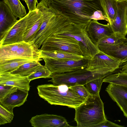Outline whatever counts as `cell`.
<instances>
[{"label": "cell", "mask_w": 127, "mask_h": 127, "mask_svg": "<svg viewBox=\"0 0 127 127\" xmlns=\"http://www.w3.org/2000/svg\"><path fill=\"white\" fill-rule=\"evenodd\" d=\"M34 127H69L70 126L66 120L62 116L44 114L37 115L30 120Z\"/></svg>", "instance_id": "cell-13"}, {"label": "cell", "mask_w": 127, "mask_h": 127, "mask_svg": "<svg viewBox=\"0 0 127 127\" xmlns=\"http://www.w3.org/2000/svg\"><path fill=\"white\" fill-rule=\"evenodd\" d=\"M41 61L40 50L33 42H19L0 46V62L17 58Z\"/></svg>", "instance_id": "cell-5"}, {"label": "cell", "mask_w": 127, "mask_h": 127, "mask_svg": "<svg viewBox=\"0 0 127 127\" xmlns=\"http://www.w3.org/2000/svg\"><path fill=\"white\" fill-rule=\"evenodd\" d=\"M36 60L32 59L20 58L0 62V74L11 73L23 64Z\"/></svg>", "instance_id": "cell-20"}, {"label": "cell", "mask_w": 127, "mask_h": 127, "mask_svg": "<svg viewBox=\"0 0 127 127\" xmlns=\"http://www.w3.org/2000/svg\"><path fill=\"white\" fill-rule=\"evenodd\" d=\"M86 26L77 25L68 20L59 31L54 35L74 39L79 42L84 57L90 59L98 53L100 50L97 46L93 43L89 38L86 31Z\"/></svg>", "instance_id": "cell-4"}, {"label": "cell", "mask_w": 127, "mask_h": 127, "mask_svg": "<svg viewBox=\"0 0 127 127\" xmlns=\"http://www.w3.org/2000/svg\"><path fill=\"white\" fill-rule=\"evenodd\" d=\"M105 91L112 99L116 103L124 116L127 118V88L109 83Z\"/></svg>", "instance_id": "cell-16"}, {"label": "cell", "mask_w": 127, "mask_h": 127, "mask_svg": "<svg viewBox=\"0 0 127 127\" xmlns=\"http://www.w3.org/2000/svg\"><path fill=\"white\" fill-rule=\"evenodd\" d=\"M17 89V88L12 86L0 85V102L16 91Z\"/></svg>", "instance_id": "cell-31"}, {"label": "cell", "mask_w": 127, "mask_h": 127, "mask_svg": "<svg viewBox=\"0 0 127 127\" xmlns=\"http://www.w3.org/2000/svg\"><path fill=\"white\" fill-rule=\"evenodd\" d=\"M40 61L36 60L25 63L10 73L27 77L34 73L41 65Z\"/></svg>", "instance_id": "cell-22"}, {"label": "cell", "mask_w": 127, "mask_h": 127, "mask_svg": "<svg viewBox=\"0 0 127 127\" xmlns=\"http://www.w3.org/2000/svg\"><path fill=\"white\" fill-rule=\"evenodd\" d=\"M45 65L52 73H61L86 68L89 59L85 57L79 60H58L43 57Z\"/></svg>", "instance_id": "cell-10"}, {"label": "cell", "mask_w": 127, "mask_h": 127, "mask_svg": "<svg viewBox=\"0 0 127 127\" xmlns=\"http://www.w3.org/2000/svg\"><path fill=\"white\" fill-rule=\"evenodd\" d=\"M30 81L27 77L10 73L0 74V85L14 87L18 89L29 91Z\"/></svg>", "instance_id": "cell-18"}, {"label": "cell", "mask_w": 127, "mask_h": 127, "mask_svg": "<svg viewBox=\"0 0 127 127\" xmlns=\"http://www.w3.org/2000/svg\"><path fill=\"white\" fill-rule=\"evenodd\" d=\"M40 52L42 58L45 57L58 60H79L84 58L82 56L63 51H45L40 50Z\"/></svg>", "instance_id": "cell-21"}, {"label": "cell", "mask_w": 127, "mask_h": 127, "mask_svg": "<svg viewBox=\"0 0 127 127\" xmlns=\"http://www.w3.org/2000/svg\"><path fill=\"white\" fill-rule=\"evenodd\" d=\"M103 82L112 83L127 88V73L120 71L119 72L111 74L105 77Z\"/></svg>", "instance_id": "cell-25"}, {"label": "cell", "mask_w": 127, "mask_h": 127, "mask_svg": "<svg viewBox=\"0 0 127 127\" xmlns=\"http://www.w3.org/2000/svg\"><path fill=\"white\" fill-rule=\"evenodd\" d=\"M66 19L61 15L55 13L51 16L43 31L34 38L33 42L35 45L39 48L47 38L58 32Z\"/></svg>", "instance_id": "cell-12"}, {"label": "cell", "mask_w": 127, "mask_h": 127, "mask_svg": "<svg viewBox=\"0 0 127 127\" xmlns=\"http://www.w3.org/2000/svg\"><path fill=\"white\" fill-rule=\"evenodd\" d=\"M69 87L80 96L86 99L90 95L84 85H77Z\"/></svg>", "instance_id": "cell-32"}, {"label": "cell", "mask_w": 127, "mask_h": 127, "mask_svg": "<svg viewBox=\"0 0 127 127\" xmlns=\"http://www.w3.org/2000/svg\"><path fill=\"white\" fill-rule=\"evenodd\" d=\"M3 1L17 18L21 19L27 15L25 7L20 0H3Z\"/></svg>", "instance_id": "cell-24"}, {"label": "cell", "mask_w": 127, "mask_h": 127, "mask_svg": "<svg viewBox=\"0 0 127 127\" xmlns=\"http://www.w3.org/2000/svg\"><path fill=\"white\" fill-rule=\"evenodd\" d=\"M41 0L55 13L61 15L71 23L80 26L87 25L92 20L91 16L97 10L101 11L105 15L101 0Z\"/></svg>", "instance_id": "cell-1"}, {"label": "cell", "mask_w": 127, "mask_h": 127, "mask_svg": "<svg viewBox=\"0 0 127 127\" xmlns=\"http://www.w3.org/2000/svg\"><path fill=\"white\" fill-rule=\"evenodd\" d=\"M106 76L95 74L88 70L86 68L61 73H52L48 81L55 85H65L70 87L77 85H85L89 81Z\"/></svg>", "instance_id": "cell-6"}, {"label": "cell", "mask_w": 127, "mask_h": 127, "mask_svg": "<svg viewBox=\"0 0 127 127\" xmlns=\"http://www.w3.org/2000/svg\"><path fill=\"white\" fill-rule=\"evenodd\" d=\"M54 13L41 1L38 3L36 9L28 13L26 27L23 36L24 40L26 42H33L43 22Z\"/></svg>", "instance_id": "cell-7"}, {"label": "cell", "mask_w": 127, "mask_h": 127, "mask_svg": "<svg viewBox=\"0 0 127 127\" xmlns=\"http://www.w3.org/2000/svg\"><path fill=\"white\" fill-rule=\"evenodd\" d=\"M3 1L0 2V41L7 35L18 20Z\"/></svg>", "instance_id": "cell-15"}, {"label": "cell", "mask_w": 127, "mask_h": 127, "mask_svg": "<svg viewBox=\"0 0 127 127\" xmlns=\"http://www.w3.org/2000/svg\"><path fill=\"white\" fill-rule=\"evenodd\" d=\"M119 1H124L127 2V0H118Z\"/></svg>", "instance_id": "cell-39"}, {"label": "cell", "mask_w": 127, "mask_h": 127, "mask_svg": "<svg viewBox=\"0 0 127 127\" xmlns=\"http://www.w3.org/2000/svg\"><path fill=\"white\" fill-rule=\"evenodd\" d=\"M104 53L121 60L122 62L127 58V44L124 42L123 44L116 46Z\"/></svg>", "instance_id": "cell-26"}, {"label": "cell", "mask_w": 127, "mask_h": 127, "mask_svg": "<svg viewBox=\"0 0 127 127\" xmlns=\"http://www.w3.org/2000/svg\"><path fill=\"white\" fill-rule=\"evenodd\" d=\"M114 34L125 40L127 35V2L118 1L117 11L114 22L110 24Z\"/></svg>", "instance_id": "cell-11"}, {"label": "cell", "mask_w": 127, "mask_h": 127, "mask_svg": "<svg viewBox=\"0 0 127 127\" xmlns=\"http://www.w3.org/2000/svg\"><path fill=\"white\" fill-rule=\"evenodd\" d=\"M14 115L8 109L0 104V125L10 123Z\"/></svg>", "instance_id": "cell-30"}, {"label": "cell", "mask_w": 127, "mask_h": 127, "mask_svg": "<svg viewBox=\"0 0 127 127\" xmlns=\"http://www.w3.org/2000/svg\"><path fill=\"white\" fill-rule=\"evenodd\" d=\"M105 15L110 24L113 22L116 15L118 0H101Z\"/></svg>", "instance_id": "cell-23"}, {"label": "cell", "mask_w": 127, "mask_h": 127, "mask_svg": "<svg viewBox=\"0 0 127 127\" xmlns=\"http://www.w3.org/2000/svg\"><path fill=\"white\" fill-rule=\"evenodd\" d=\"M86 30L90 40L97 46L98 42L101 40L114 34L108 23L103 24L99 23L97 20H91L88 23Z\"/></svg>", "instance_id": "cell-14"}, {"label": "cell", "mask_w": 127, "mask_h": 127, "mask_svg": "<svg viewBox=\"0 0 127 127\" xmlns=\"http://www.w3.org/2000/svg\"><path fill=\"white\" fill-rule=\"evenodd\" d=\"M124 43L125 44H127V38L125 40Z\"/></svg>", "instance_id": "cell-38"}, {"label": "cell", "mask_w": 127, "mask_h": 127, "mask_svg": "<svg viewBox=\"0 0 127 127\" xmlns=\"http://www.w3.org/2000/svg\"><path fill=\"white\" fill-rule=\"evenodd\" d=\"M124 127L113 123L106 119L102 122L95 126L94 127Z\"/></svg>", "instance_id": "cell-34"}, {"label": "cell", "mask_w": 127, "mask_h": 127, "mask_svg": "<svg viewBox=\"0 0 127 127\" xmlns=\"http://www.w3.org/2000/svg\"><path fill=\"white\" fill-rule=\"evenodd\" d=\"M28 14L24 17L19 19L10 31L4 38L0 41V46L22 42L25 31Z\"/></svg>", "instance_id": "cell-17"}, {"label": "cell", "mask_w": 127, "mask_h": 127, "mask_svg": "<svg viewBox=\"0 0 127 127\" xmlns=\"http://www.w3.org/2000/svg\"><path fill=\"white\" fill-rule=\"evenodd\" d=\"M104 78L101 77L94 79L86 84L85 87L90 95L95 96L99 94Z\"/></svg>", "instance_id": "cell-28"}, {"label": "cell", "mask_w": 127, "mask_h": 127, "mask_svg": "<svg viewBox=\"0 0 127 127\" xmlns=\"http://www.w3.org/2000/svg\"><path fill=\"white\" fill-rule=\"evenodd\" d=\"M126 63H127V58H126L121 62V65Z\"/></svg>", "instance_id": "cell-37"}, {"label": "cell", "mask_w": 127, "mask_h": 127, "mask_svg": "<svg viewBox=\"0 0 127 127\" xmlns=\"http://www.w3.org/2000/svg\"><path fill=\"white\" fill-rule=\"evenodd\" d=\"M52 73L45 65H41L33 73L27 77L31 81L40 78H50Z\"/></svg>", "instance_id": "cell-29"}, {"label": "cell", "mask_w": 127, "mask_h": 127, "mask_svg": "<svg viewBox=\"0 0 127 127\" xmlns=\"http://www.w3.org/2000/svg\"><path fill=\"white\" fill-rule=\"evenodd\" d=\"M121 63V60L100 50L89 59L86 69L94 73L107 76L119 68Z\"/></svg>", "instance_id": "cell-8"}, {"label": "cell", "mask_w": 127, "mask_h": 127, "mask_svg": "<svg viewBox=\"0 0 127 127\" xmlns=\"http://www.w3.org/2000/svg\"><path fill=\"white\" fill-rule=\"evenodd\" d=\"M23 0L25 1L27 5L29 12L33 11L36 9L37 0Z\"/></svg>", "instance_id": "cell-35"}, {"label": "cell", "mask_w": 127, "mask_h": 127, "mask_svg": "<svg viewBox=\"0 0 127 127\" xmlns=\"http://www.w3.org/2000/svg\"><path fill=\"white\" fill-rule=\"evenodd\" d=\"M125 40L118 37L113 34L101 40L98 42L97 46L99 50L123 44Z\"/></svg>", "instance_id": "cell-27"}, {"label": "cell", "mask_w": 127, "mask_h": 127, "mask_svg": "<svg viewBox=\"0 0 127 127\" xmlns=\"http://www.w3.org/2000/svg\"><path fill=\"white\" fill-rule=\"evenodd\" d=\"M91 19L96 20H104L108 23L109 21L104 13L101 10H98L95 12L91 17Z\"/></svg>", "instance_id": "cell-33"}, {"label": "cell", "mask_w": 127, "mask_h": 127, "mask_svg": "<svg viewBox=\"0 0 127 127\" xmlns=\"http://www.w3.org/2000/svg\"><path fill=\"white\" fill-rule=\"evenodd\" d=\"M28 95V91L18 88L16 91L0 102V104L13 113L14 108L22 105L27 100Z\"/></svg>", "instance_id": "cell-19"}, {"label": "cell", "mask_w": 127, "mask_h": 127, "mask_svg": "<svg viewBox=\"0 0 127 127\" xmlns=\"http://www.w3.org/2000/svg\"><path fill=\"white\" fill-rule=\"evenodd\" d=\"M37 89L39 96L51 105L75 109L87 100L65 85L44 84L38 85Z\"/></svg>", "instance_id": "cell-2"}, {"label": "cell", "mask_w": 127, "mask_h": 127, "mask_svg": "<svg viewBox=\"0 0 127 127\" xmlns=\"http://www.w3.org/2000/svg\"><path fill=\"white\" fill-rule=\"evenodd\" d=\"M121 65L120 71L127 73V63H124Z\"/></svg>", "instance_id": "cell-36"}, {"label": "cell", "mask_w": 127, "mask_h": 127, "mask_svg": "<svg viewBox=\"0 0 127 127\" xmlns=\"http://www.w3.org/2000/svg\"><path fill=\"white\" fill-rule=\"evenodd\" d=\"M74 120L77 127H94L106 118L104 103L99 95H90L86 100L75 109Z\"/></svg>", "instance_id": "cell-3"}, {"label": "cell", "mask_w": 127, "mask_h": 127, "mask_svg": "<svg viewBox=\"0 0 127 127\" xmlns=\"http://www.w3.org/2000/svg\"><path fill=\"white\" fill-rule=\"evenodd\" d=\"M41 46V50L63 51L83 56L79 42L72 38L54 35L47 38Z\"/></svg>", "instance_id": "cell-9"}]
</instances>
